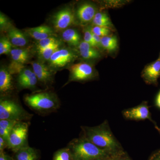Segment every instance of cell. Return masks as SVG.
Listing matches in <instances>:
<instances>
[{
  "label": "cell",
  "mask_w": 160,
  "mask_h": 160,
  "mask_svg": "<svg viewBox=\"0 0 160 160\" xmlns=\"http://www.w3.org/2000/svg\"><path fill=\"white\" fill-rule=\"evenodd\" d=\"M159 59L160 60V57H159Z\"/></svg>",
  "instance_id": "38"
},
{
  "label": "cell",
  "mask_w": 160,
  "mask_h": 160,
  "mask_svg": "<svg viewBox=\"0 0 160 160\" xmlns=\"http://www.w3.org/2000/svg\"><path fill=\"white\" fill-rule=\"evenodd\" d=\"M0 160H10V159L9 157L5 154L3 152H1Z\"/></svg>",
  "instance_id": "35"
},
{
  "label": "cell",
  "mask_w": 160,
  "mask_h": 160,
  "mask_svg": "<svg viewBox=\"0 0 160 160\" xmlns=\"http://www.w3.org/2000/svg\"><path fill=\"white\" fill-rule=\"evenodd\" d=\"M83 137L101 149L117 156L123 153V149L112 132L107 121L93 127L82 126Z\"/></svg>",
  "instance_id": "1"
},
{
  "label": "cell",
  "mask_w": 160,
  "mask_h": 160,
  "mask_svg": "<svg viewBox=\"0 0 160 160\" xmlns=\"http://www.w3.org/2000/svg\"><path fill=\"white\" fill-rule=\"evenodd\" d=\"M53 160H73L71 150L69 148L59 149L55 153Z\"/></svg>",
  "instance_id": "25"
},
{
  "label": "cell",
  "mask_w": 160,
  "mask_h": 160,
  "mask_svg": "<svg viewBox=\"0 0 160 160\" xmlns=\"http://www.w3.org/2000/svg\"><path fill=\"white\" fill-rule=\"evenodd\" d=\"M6 147L8 148V143L6 140L0 137V151H1V152H3V150Z\"/></svg>",
  "instance_id": "32"
},
{
  "label": "cell",
  "mask_w": 160,
  "mask_h": 160,
  "mask_svg": "<svg viewBox=\"0 0 160 160\" xmlns=\"http://www.w3.org/2000/svg\"><path fill=\"white\" fill-rule=\"evenodd\" d=\"M92 36H93V39L95 41V42L96 43V46L97 47L102 48V46H101V39H102V38L98 36L97 35L93 34L92 33Z\"/></svg>",
  "instance_id": "33"
},
{
  "label": "cell",
  "mask_w": 160,
  "mask_h": 160,
  "mask_svg": "<svg viewBox=\"0 0 160 160\" xmlns=\"http://www.w3.org/2000/svg\"><path fill=\"white\" fill-rule=\"evenodd\" d=\"M90 29L93 34L97 35L101 38L110 36L111 33V29L106 27L94 26Z\"/></svg>",
  "instance_id": "28"
},
{
  "label": "cell",
  "mask_w": 160,
  "mask_h": 160,
  "mask_svg": "<svg viewBox=\"0 0 160 160\" xmlns=\"http://www.w3.org/2000/svg\"><path fill=\"white\" fill-rule=\"evenodd\" d=\"M12 89V74L7 68L2 67L0 70V91L2 93H9Z\"/></svg>",
  "instance_id": "17"
},
{
  "label": "cell",
  "mask_w": 160,
  "mask_h": 160,
  "mask_svg": "<svg viewBox=\"0 0 160 160\" xmlns=\"http://www.w3.org/2000/svg\"><path fill=\"white\" fill-rule=\"evenodd\" d=\"M52 24L57 31H64L74 22V12L69 7H66L53 16Z\"/></svg>",
  "instance_id": "8"
},
{
  "label": "cell",
  "mask_w": 160,
  "mask_h": 160,
  "mask_svg": "<svg viewBox=\"0 0 160 160\" xmlns=\"http://www.w3.org/2000/svg\"><path fill=\"white\" fill-rule=\"evenodd\" d=\"M9 22L8 18L6 17L5 15L3 14L2 12L0 13V27L1 30L6 29L8 27V29L9 27H8Z\"/></svg>",
  "instance_id": "31"
},
{
  "label": "cell",
  "mask_w": 160,
  "mask_h": 160,
  "mask_svg": "<svg viewBox=\"0 0 160 160\" xmlns=\"http://www.w3.org/2000/svg\"><path fill=\"white\" fill-rule=\"evenodd\" d=\"M28 125L23 121H18L12 129L8 141V148L15 152L27 145Z\"/></svg>",
  "instance_id": "4"
},
{
  "label": "cell",
  "mask_w": 160,
  "mask_h": 160,
  "mask_svg": "<svg viewBox=\"0 0 160 160\" xmlns=\"http://www.w3.org/2000/svg\"></svg>",
  "instance_id": "40"
},
{
  "label": "cell",
  "mask_w": 160,
  "mask_h": 160,
  "mask_svg": "<svg viewBox=\"0 0 160 160\" xmlns=\"http://www.w3.org/2000/svg\"><path fill=\"white\" fill-rule=\"evenodd\" d=\"M62 36L63 41L70 46L78 47L81 42V36L78 32L74 29H66L62 32Z\"/></svg>",
  "instance_id": "18"
},
{
  "label": "cell",
  "mask_w": 160,
  "mask_h": 160,
  "mask_svg": "<svg viewBox=\"0 0 160 160\" xmlns=\"http://www.w3.org/2000/svg\"><path fill=\"white\" fill-rule=\"evenodd\" d=\"M84 38V41L85 42L88 43L92 47H94V48L97 47L91 29L88 28L85 30Z\"/></svg>",
  "instance_id": "30"
},
{
  "label": "cell",
  "mask_w": 160,
  "mask_h": 160,
  "mask_svg": "<svg viewBox=\"0 0 160 160\" xmlns=\"http://www.w3.org/2000/svg\"><path fill=\"white\" fill-rule=\"evenodd\" d=\"M7 69L11 74H19L25 69V67L24 64L12 60Z\"/></svg>",
  "instance_id": "27"
},
{
  "label": "cell",
  "mask_w": 160,
  "mask_h": 160,
  "mask_svg": "<svg viewBox=\"0 0 160 160\" xmlns=\"http://www.w3.org/2000/svg\"><path fill=\"white\" fill-rule=\"evenodd\" d=\"M12 45L8 38L2 37L0 40V54H8L12 50Z\"/></svg>",
  "instance_id": "26"
},
{
  "label": "cell",
  "mask_w": 160,
  "mask_h": 160,
  "mask_svg": "<svg viewBox=\"0 0 160 160\" xmlns=\"http://www.w3.org/2000/svg\"><path fill=\"white\" fill-rule=\"evenodd\" d=\"M69 71L68 83L71 82H82L88 81L94 78L95 70L89 63L80 62L72 64L68 68Z\"/></svg>",
  "instance_id": "7"
},
{
  "label": "cell",
  "mask_w": 160,
  "mask_h": 160,
  "mask_svg": "<svg viewBox=\"0 0 160 160\" xmlns=\"http://www.w3.org/2000/svg\"><path fill=\"white\" fill-rule=\"evenodd\" d=\"M7 36V38L12 46L24 47L28 43V39L25 34L15 27H9L8 29Z\"/></svg>",
  "instance_id": "16"
},
{
  "label": "cell",
  "mask_w": 160,
  "mask_h": 160,
  "mask_svg": "<svg viewBox=\"0 0 160 160\" xmlns=\"http://www.w3.org/2000/svg\"><path fill=\"white\" fill-rule=\"evenodd\" d=\"M156 106L160 109V90L158 94L156 99Z\"/></svg>",
  "instance_id": "36"
},
{
  "label": "cell",
  "mask_w": 160,
  "mask_h": 160,
  "mask_svg": "<svg viewBox=\"0 0 160 160\" xmlns=\"http://www.w3.org/2000/svg\"><path fill=\"white\" fill-rule=\"evenodd\" d=\"M69 146L73 160H107L116 157L107 150L98 147L84 137L72 140Z\"/></svg>",
  "instance_id": "2"
},
{
  "label": "cell",
  "mask_w": 160,
  "mask_h": 160,
  "mask_svg": "<svg viewBox=\"0 0 160 160\" xmlns=\"http://www.w3.org/2000/svg\"><path fill=\"white\" fill-rule=\"evenodd\" d=\"M101 46L108 52H113L118 48V40L115 36H108L102 38Z\"/></svg>",
  "instance_id": "23"
},
{
  "label": "cell",
  "mask_w": 160,
  "mask_h": 160,
  "mask_svg": "<svg viewBox=\"0 0 160 160\" xmlns=\"http://www.w3.org/2000/svg\"><path fill=\"white\" fill-rule=\"evenodd\" d=\"M97 12V8L94 5L84 3L78 7L76 16L81 24H86L92 21Z\"/></svg>",
  "instance_id": "12"
},
{
  "label": "cell",
  "mask_w": 160,
  "mask_h": 160,
  "mask_svg": "<svg viewBox=\"0 0 160 160\" xmlns=\"http://www.w3.org/2000/svg\"><path fill=\"white\" fill-rule=\"evenodd\" d=\"M62 45V42L57 43L44 49V50L38 52L37 55L39 61L44 63L45 62H48L52 56L61 48Z\"/></svg>",
  "instance_id": "22"
},
{
  "label": "cell",
  "mask_w": 160,
  "mask_h": 160,
  "mask_svg": "<svg viewBox=\"0 0 160 160\" xmlns=\"http://www.w3.org/2000/svg\"><path fill=\"white\" fill-rule=\"evenodd\" d=\"M38 81L34 72L29 69L25 68L18 76V85L22 89L34 88L37 84Z\"/></svg>",
  "instance_id": "13"
},
{
  "label": "cell",
  "mask_w": 160,
  "mask_h": 160,
  "mask_svg": "<svg viewBox=\"0 0 160 160\" xmlns=\"http://www.w3.org/2000/svg\"><path fill=\"white\" fill-rule=\"evenodd\" d=\"M142 77L147 84L157 85L158 80L160 77L159 59L145 66L142 72Z\"/></svg>",
  "instance_id": "11"
},
{
  "label": "cell",
  "mask_w": 160,
  "mask_h": 160,
  "mask_svg": "<svg viewBox=\"0 0 160 160\" xmlns=\"http://www.w3.org/2000/svg\"><path fill=\"white\" fill-rule=\"evenodd\" d=\"M24 101L29 107L38 111H51L57 109L59 106L57 96L48 92L26 95Z\"/></svg>",
  "instance_id": "3"
},
{
  "label": "cell",
  "mask_w": 160,
  "mask_h": 160,
  "mask_svg": "<svg viewBox=\"0 0 160 160\" xmlns=\"http://www.w3.org/2000/svg\"><path fill=\"white\" fill-rule=\"evenodd\" d=\"M62 42L60 40L54 36H51L46 38L45 39L38 41L36 45V50L37 52L44 50L46 48H48L52 45L57 43Z\"/></svg>",
  "instance_id": "24"
},
{
  "label": "cell",
  "mask_w": 160,
  "mask_h": 160,
  "mask_svg": "<svg viewBox=\"0 0 160 160\" xmlns=\"http://www.w3.org/2000/svg\"><path fill=\"white\" fill-rule=\"evenodd\" d=\"M31 65L32 70L41 83L47 85L52 82L56 71L40 61L32 62Z\"/></svg>",
  "instance_id": "9"
},
{
  "label": "cell",
  "mask_w": 160,
  "mask_h": 160,
  "mask_svg": "<svg viewBox=\"0 0 160 160\" xmlns=\"http://www.w3.org/2000/svg\"><path fill=\"white\" fill-rule=\"evenodd\" d=\"M159 132H160V129H159Z\"/></svg>",
  "instance_id": "39"
},
{
  "label": "cell",
  "mask_w": 160,
  "mask_h": 160,
  "mask_svg": "<svg viewBox=\"0 0 160 160\" xmlns=\"http://www.w3.org/2000/svg\"><path fill=\"white\" fill-rule=\"evenodd\" d=\"M122 113L124 117L127 119L135 121L149 119L152 121L149 107L146 102H143L136 107L126 109Z\"/></svg>",
  "instance_id": "10"
},
{
  "label": "cell",
  "mask_w": 160,
  "mask_h": 160,
  "mask_svg": "<svg viewBox=\"0 0 160 160\" xmlns=\"http://www.w3.org/2000/svg\"><path fill=\"white\" fill-rule=\"evenodd\" d=\"M80 56L86 61H94L101 57L99 52L85 41L81 42L78 46Z\"/></svg>",
  "instance_id": "15"
},
{
  "label": "cell",
  "mask_w": 160,
  "mask_h": 160,
  "mask_svg": "<svg viewBox=\"0 0 160 160\" xmlns=\"http://www.w3.org/2000/svg\"><path fill=\"white\" fill-rule=\"evenodd\" d=\"M78 55L73 49L61 48L52 56L48 65L55 71L70 66L78 58Z\"/></svg>",
  "instance_id": "5"
},
{
  "label": "cell",
  "mask_w": 160,
  "mask_h": 160,
  "mask_svg": "<svg viewBox=\"0 0 160 160\" xmlns=\"http://www.w3.org/2000/svg\"><path fill=\"white\" fill-rule=\"evenodd\" d=\"M149 160H160V150L152 155Z\"/></svg>",
  "instance_id": "34"
},
{
  "label": "cell",
  "mask_w": 160,
  "mask_h": 160,
  "mask_svg": "<svg viewBox=\"0 0 160 160\" xmlns=\"http://www.w3.org/2000/svg\"><path fill=\"white\" fill-rule=\"evenodd\" d=\"M26 32L29 36L38 41L54 36L53 29L49 26L45 25L26 29Z\"/></svg>",
  "instance_id": "14"
},
{
  "label": "cell",
  "mask_w": 160,
  "mask_h": 160,
  "mask_svg": "<svg viewBox=\"0 0 160 160\" xmlns=\"http://www.w3.org/2000/svg\"><path fill=\"white\" fill-rule=\"evenodd\" d=\"M18 121L12 120H0V137L8 142L9 134Z\"/></svg>",
  "instance_id": "21"
},
{
  "label": "cell",
  "mask_w": 160,
  "mask_h": 160,
  "mask_svg": "<svg viewBox=\"0 0 160 160\" xmlns=\"http://www.w3.org/2000/svg\"><path fill=\"white\" fill-rule=\"evenodd\" d=\"M92 22L94 26L106 27L111 29L112 27L111 20L106 12H97L92 20Z\"/></svg>",
  "instance_id": "20"
},
{
  "label": "cell",
  "mask_w": 160,
  "mask_h": 160,
  "mask_svg": "<svg viewBox=\"0 0 160 160\" xmlns=\"http://www.w3.org/2000/svg\"><path fill=\"white\" fill-rule=\"evenodd\" d=\"M16 160H37V152L29 146H25L15 152Z\"/></svg>",
  "instance_id": "19"
},
{
  "label": "cell",
  "mask_w": 160,
  "mask_h": 160,
  "mask_svg": "<svg viewBox=\"0 0 160 160\" xmlns=\"http://www.w3.org/2000/svg\"><path fill=\"white\" fill-rule=\"evenodd\" d=\"M27 116L24 109L12 100L1 99L0 101V120L22 121Z\"/></svg>",
  "instance_id": "6"
},
{
  "label": "cell",
  "mask_w": 160,
  "mask_h": 160,
  "mask_svg": "<svg viewBox=\"0 0 160 160\" xmlns=\"http://www.w3.org/2000/svg\"><path fill=\"white\" fill-rule=\"evenodd\" d=\"M10 55L11 56H16L24 58L28 60H29L30 58L29 51L27 49H12L10 52Z\"/></svg>",
  "instance_id": "29"
},
{
  "label": "cell",
  "mask_w": 160,
  "mask_h": 160,
  "mask_svg": "<svg viewBox=\"0 0 160 160\" xmlns=\"http://www.w3.org/2000/svg\"><path fill=\"white\" fill-rule=\"evenodd\" d=\"M124 160H129V159H124Z\"/></svg>",
  "instance_id": "37"
}]
</instances>
